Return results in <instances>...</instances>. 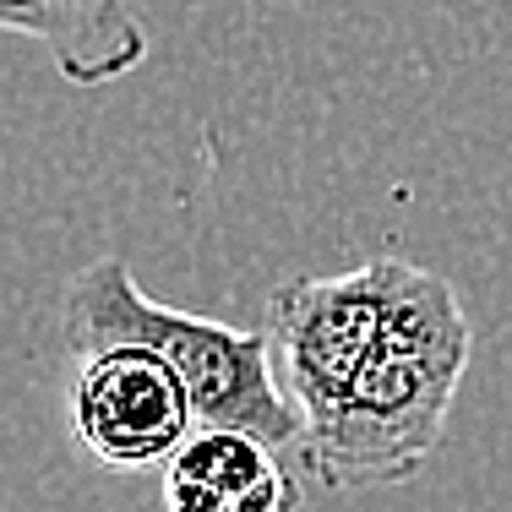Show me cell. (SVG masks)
I'll list each match as a JSON object with an SVG mask.
<instances>
[{
  "instance_id": "cell-4",
  "label": "cell",
  "mask_w": 512,
  "mask_h": 512,
  "mask_svg": "<svg viewBox=\"0 0 512 512\" xmlns=\"http://www.w3.org/2000/svg\"><path fill=\"white\" fill-rule=\"evenodd\" d=\"M71 431L104 469H158L197 431L186 382L142 344L82 355L71 376Z\"/></svg>"
},
{
  "instance_id": "cell-6",
  "label": "cell",
  "mask_w": 512,
  "mask_h": 512,
  "mask_svg": "<svg viewBox=\"0 0 512 512\" xmlns=\"http://www.w3.org/2000/svg\"><path fill=\"white\" fill-rule=\"evenodd\" d=\"M295 480L251 431L197 425L164 463V512H289Z\"/></svg>"
},
{
  "instance_id": "cell-5",
  "label": "cell",
  "mask_w": 512,
  "mask_h": 512,
  "mask_svg": "<svg viewBox=\"0 0 512 512\" xmlns=\"http://www.w3.org/2000/svg\"><path fill=\"white\" fill-rule=\"evenodd\" d=\"M0 33L33 39L71 88L126 82L148 60V22L131 0H0Z\"/></svg>"
},
{
  "instance_id": "cell-2",
  "label": "cell",
  "mask_w": 512,
  "mask_h": 512,
  "mask_svg": "<svg viewBox=\"0 0 512 512\" xmlns=\"http://www.w3.org/2000/svg\"><path fill=\"white\" fill-rule=\"evenodd\" d=\"M60 333L77 360L115 344H142L164 355L186 382L197 425L251 431L278 453L306 442V420H300L289 387H278L273 376V333L158 306L153 295L137 289L120 256H99V262L77 267V278L60 295Z\"/></svg>"
},
{
  "instance_id": "cell-3",
  "label": "cell",
  "mask_w": 512,
  "mask_h": 512,
  "mask_svg": "<svg viewBox=\"0 0 512 512\" xmlns=\"http://www.w3.org/2000/svg\"><path fill=\"white\" fill-rule=\"evenodd\" d=\"M387 284H393V256H371L349 273H306L273 289L267 300L273 360L306 431H316L344 404L371 365L387 327Z\"/></svg>"
},
{
  "instance_id": "cell-1",
  "label": "cell",
  "mask_w": 512,
  "mask_h": 512,
  "mask_svg": "<svg viewBox=\"0 0 512 512\" xmlns=\"http://www.w3.org/2000/svg\"><path fill=\"white\" fill-rule=\"evenodd\" d=\"M474 327L458 289L431 267L393 256L387 327L349 398L306 431L300 453L327 491H387L409 485L442 447L447 414L469 371Z\"/></svg>"
}]
</instances>
